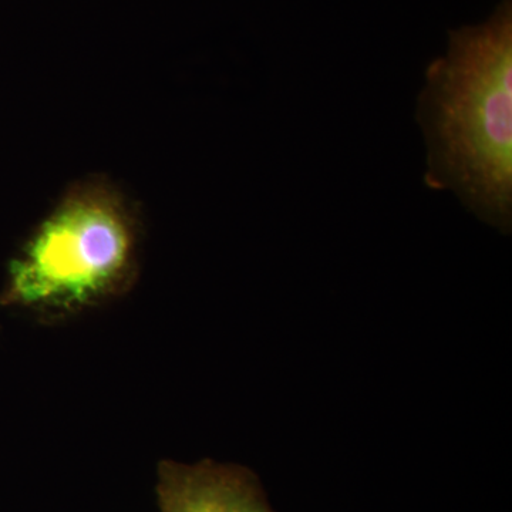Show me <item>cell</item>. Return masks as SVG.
I'll return each mask as SVG.
<instances>
[{
	"label": "cell",
	"instance_id": "1",
	"mask_svg": "<svg viewBox=\"0 0 512 512\" xmlns=\"http://www.w3.org/2000/svg\"><path fill=\"white\" fill-rule=\"evenodd\" d=\"M446 55L424 72L416 117L424 185L447 191L485 224H512V9L450 32Z\"/></svg>",
	"mask_w": 512,
	"mask_h": 512
},
{
	"label": "cell",
	"instance_id": "3",
	"mask_svg": "<svg viewBox=\"0 0 512 512\" xmlns=\"http://www.w3.org/2000/svg\"><path fill=\"white\" fill-rule=\"evenodd\" d=\"M156 493L160 512H274L251 471L212 460L160 461Z\"/></svg>",
	"mask_w": 512,
	"mask_h": 512
},
{
	"label": "cell",
	"instance_id": "2",
	"mask_svg": "<svg viewBox=\"0 0 512 512\" xmlns=\"http://www.w3.org/2000/svg\"><path fill=\"white\" fill-rule=\"evenodd\" d=\"M140 274V221L106 177L64 192L10 261L0 303L59 323L116 301Z\"/></svg>",
	"mask_w": 512,
	"mask_h": 512
}]
</instances>
